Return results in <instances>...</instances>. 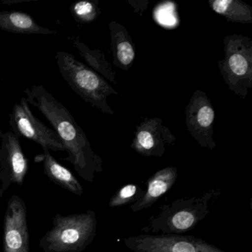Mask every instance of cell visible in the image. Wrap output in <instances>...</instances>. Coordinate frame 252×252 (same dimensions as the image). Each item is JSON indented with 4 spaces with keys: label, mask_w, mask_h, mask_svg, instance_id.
Wrapping results in <instances>:
<instances>
[{
    "label": "cell",
    "mask_w": 252,
    "mask_h": 252,
    "mask_svg": "<svg viewBox=\"0 0 252 252\" xmlns=\"http://www.w3.org/2000/svg\"><path fill=\"white\" fill-rule=\"evenodd\" d=\"M26 101L37 108L50 122L64 146L67 157L81 178L93 182L95 174L103 171V161L93 150L85 131L78 125L67 107L42 85L25 90Z\"/></svg>",
    "instance_id": "obj_1"
},
{
    "label": "cell",
    "mask_w": 252,
    "mask_h": 252,
    "mask_svg": "<svg viewBox=\"0 0 252 252\" xmlns=\"http://www.w3.org/2000/svg\"><path fill=\"white\" fill-rule=\"evenodd\" d=\"M53 226L39 240L44 252H82L96 235L95 212L62 215L53 218Z\"/></svg>",
    "instance_id": "obj_2"
},
{
    "label": "cell",
    "mask_w": 252,
    "mask_h": 252,
    "mask_svg": "<svg viewBox=\"0 0 252 252\" xmlns=\"http://www.w3.org/2000/svg\"><path fill=\"white\" fill-rule=\"evenodd\" d=\"M56 61L63 79L84 101L102 113H114L107 99L110 95H118V92L104 78L76 60L70 53L58 51L56 54Z\"/></svg>",
    "instance_id": "obj_3"
},
{
    "label": "cell",
    "mask_w": 252,
    "mask_h": 252,
    "mask_svg": "<svg viewBox=\"0 0 252 252\" xmlns=\"http://www.w3.org/2000/svg\"><path fill=\"white\" fill-rule=\"evenodd\" d=\"M216 194V191H211L201 197L178 199L170 205H165L142 231H158L163 234L187 232L209 213L208 203Z\"/></svg>",
    "instance_id": "obj_4"
},
{
    "label": "cell",
    "mask_w": 252,
    "mask_h": 252,
    "mask_svg": "<svg viewBox=\"0 0 252 252\" xmlns=\"http://www.w3.org/2000/svg\"><path fill=\"white\" fill-rule=\"evenodd\" d=\"M224 58L218 62L224 82L233 93L242 98L252 88V42L242 35H231L223 39Z\"/></svg>",
    "instance_id": "obj_5"
},
{
    "label": "cell",
    "mask_w": 252,
    "mask_h": 252,
    "mask_svg": "<svg viewBox=\"0 0 252 252\" xmlns=\"http://www.w3.org/2000/svg\"><path fill=\"white\" fill-rule=\"evenodd\" d=\"M124 242L132 252H226L202 239L177 234H140Z\"/></svg>",
    "instance_id": "obj_6"
},
{
    "label": "cell",
    "mask_w": 252,
    "mask_h": 252,
    "mask_svg": "<svg viewBox=\"0 0 252 252\" xmlns=\"http://www.w3.org/2000/svg\"><path fill=\"white\" fill-rule=\"evenodd\" d=\"M9 124L13 133L34 141L42 148L57 152H65L57 132L42 123L32 113L26 98L14 104L9 115Z\"/></svg>",
    "instance_id": "obj_7"
},
{
    "label": "cell",
    "mask_w": 252,
    "mask_h": 252,
    "mask_svg": "<svg viewBox=\"0 0 252 252\" xmlns=\"http://www.w3.org/2000/svg\"><path fill=\"white\" fill-rule=\"evenodd\" d=\"M0 198L11 184L22 186L29 169V161L18 137L12 131H0Z\"/></svg>",
    "instance_id": "obj_8"
},
{
    "label": "cell",
    "mask_w": 252,
    "mask_h": 252,
    "mask_svg": "<svg viewBox=\"0 0 252 252\" xmlns=\"http://www.w3.org/2000/svg\"><path fill=\"white\" fill-rule=\"evenodd\" d=\"M186 123L191 137L203 148L216 147L213 138L215 113L210 100L203 91H196L186 107Z\"/></svg>",
    "instance_id": "obj_9"
},
{
    "label": "cell",
    "mask_w": 252,
    "mask_h": 252,
    "mask_svg": "<svg viewBox=\"0 0 252 252\" xmlns=\"http://www.w3.org/2000/svg\"><path fill=\"white\" fill-rule=\"evenodd\" d=\"M4 252H30L27 208L21 197L8 200L3 222Z\"/></svg>",
    "instance_id": "obj_10"
},
{
    "label": "cell",
    "mask_w": 252,
    "mask_h": 252,
    "mask_svg": "<svg viewBox=\"0 0 252 252\" xmlns=\"http://www.w3.org/2000/svg\"><path fill=\"white\" fill-rule=\"evenodd\" d=\"M175 137L162 119H146L136 126L132 148L144 156L162 157L166 146L173 144Z\"/></svg>",
    "instance_id": "obj_11"
},
{
    "label": "cell",
    "mask_w": 252,
    "mask_h": 252,
    "mask_svg": "<svg viewBox=\"0 0 252 252\" xmlns=\"http://www.w3.org/2000/svg\"><path fill=\"white\" fill-rule=\"evenodd\" d=\"M178 171L173 166L164 168L155 173L147 181L144 195L130 206L134 212H139L153 206L163 194L169 191L176 182Z\"/></svg>",
    "instance_id": "obj_12"
},
{
    "label": "cell",
    "mask_w": 252,
    "mask_h": 252,
    "mask_svg": "<svg viewBox=\"0 0 252 252\" xmlns=\"http://www.w3.org/2000/svg\"><path fill=\"white\" fill-rule=\"evenodd\" d=\"M43 154L36 156V161L42 162L45 175L53 183L78 196L83 194L84 189L75 175L53 157L49 150L42 148Z\"/></svg>",
    "instance_id": "obj_13"
},
{
    "label": "cell",
    "mask_w": 252,
    "mask_h": 252,
    "mask_svg": "<svg viewBox=\"0 0 252 252\" xmlns=\"http://www.w3.org/2000/svg\"><path fill=\"white\" fill-rule=\"evenodd\" d=\"M110 46L113 51V64L120 68L128 70L135 57L133 42L127 30L119 23L110 24Z\"/></svg>",
    "instance_id": "obj_14"
},
{
    "label": "cell",
    "mask_w": 252,
    "mask_h": 252,
    "mask_svg": "<svg viewBox=\"0 0 252 252\" xmlns=\"http://www.w3.org/2000/svg\"><path fill=\"white\" fill-rule=\"evenodd\" d=\"M0 29L20 34L53 35L57 32L39 26L34 19L22 11H0Z\"/></svg>",
    "instance_id": "obj_15"
},
{
    "label": "cell",
    "mask_w": 252,
    "mask_h": 252,
    "mask_svg": "<svg viewBox=\"0 0 252 252\" xmlns=\"http://www.w3.org/2000/svg\"><path fill=\"white\" fill-rule=\"evenodd\" d=\"M209 6L216 14L232 23H252V8L239 0H209Z\"/></svg>",
    "instance_id": "obj_16"
},
{
    "label": "cell",
    "mask_w": 252,
    "mask_h": 252,
    "mask_svg": "<svg viewBox=\"0 0 252 252\" xmlns=\"http://www.w3.org/2000/svg\"><path fill=\"white\" fill-rule=\"evenodd\" d=\"M69 39L73 43V46L78 50L80 55L88 63L89 65L88 67H91L97 73H99L101 76L111 81L113 84L116 83L117 80L116 73L113 70L111 64L106 60L102 52L99 50L91 49L77 38L72 37Z\"/></svg>",
    "instance_id": "obj_17"
},
{
    "label": "cell",
    "mask_w": 252,
    "mask_h": 252,
    "mask_svg": "<svg viewBox=\"0 0 252 252\" xmlns=\"http://www.w3.org/2000/svg\"><path fill=\"white\" fill-rule=\"evenodd\" d=\"M75 21L81 24H89L98 18L100 14L98 2L82 0L75 2L70 8Z\"/></svg>",
    "instance_id": "obj_18"
},
{
    "label": "cell",
    "mask_w": 252,
    "mask_h": 252,
    "mask_svg": "<svg viewBox=\"0 0 252 252\" xmlns=\"http://www.w3.org/2000/svg\"><path fill=\"white\" fill-rule=\"evenodd\" d=\"M144 194V191L136 184H126L111 197L109 206L111 208L119 207L134 201L135 203Z\"/></svg>",
    "instance_id": "obj_19"
},
{
    "label": "cell",
    "mask_w": 252,
    "mask_h": 252,
    "mask_svg": "<svg viewBox=\"0 0 252 252\" xmlns=\"http://www.w3.org/2000/svg\"><path fill=\"white\" fill-rule=\"evenodd\" d=\"M175 11V5L171 2H166L156 8V20L162 26H174L177 23Z\"/></svg>",
    "instance_id": "obj_20"
}]
</instances>
